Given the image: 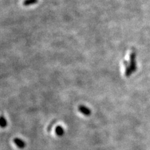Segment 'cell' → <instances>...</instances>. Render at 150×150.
Returning a JSON list of instances; mask_svg holds the SVG:
<instances>
[{
    "instance_id": "1",
    "label": "cell",
    "mask_w": 150,
    "mask_h": 150,
    "mask_svg": "<svg viewBox=\"0 0 150 150\" xmlns=\"http://www.w3.org/2000/svg\"><path fill=\"white\" fill-rule=\"evenodd\" d=\"M130 65L129 67H130V68L132 70L133 72L136 71L137 69V62H136V53H131L130 56Z\"/></svg>"
},
{
    "instance_id": "2",
    "label": "cell",
    "mask_w": 150,
    "mask_h": 150,
    "mask_svg": "<svg viewBox=\"0 0 150 150\" xmlns=\"http://www.w3.org/2000/svg\"><path fill=\"white\" fill-rule=\"evenodd\" d=\"M78 110L79 112H81L82 114L85 116H89L91 114V111L90 110V109L86 106H84L83 105H81L78 107Z\"/></svg>"
},
{
    "instance_id": "3",
    "label": "cell",
    "mask_w": 150,
    "mask_h": 150,
    "mask_svg": "<svg viewBox=\"0 0 150 150\" xmlns=\"http://www.w3.org/2000/svg\"><path fill=\"white\" fill-rule=\"evenodd\" d=\"M14 143L16 144V146L20 148H24L25 146V143L20 138H15L14 139Z\"/></svg>"
},
{
    "instance_id": "4",
    "label": "cell",
    "mask_w": 150,
    "mask_h": 150,
    "mask_svg": "<svg viewBox=\"0 0 150 150\" xmlns=\"http://www.w3.org/2000/svg\"><path fill=\"white\" fill-rule=\"evenodd\" d=\"M38 2V0H24L23 4L24 6H28L30 5H33V4H36Z\"/></svg>"
},
{
    "instance_id": "5",
    "label": "cell",
    "mask_w": 150,
    "mask_h": 150,
    "mask_svg": "<svg viewBox=\"0 0 150 150\" xmlns=\"http://www.w3.org/2000/svg\"><path fill=\"white\" fill-rule=\"evenodd\" d=\"M55 132L58 136H62L64 133V129L62 126H57V127L56 128Z\"/></svg>"
},
{
    "instance_id": "6",
    "label": "cell",
    "mask_w": 150,
    "mask_h": 150,
    "mask_svg": "<svg viewBox=\"0 0 150 150\" xmlns=\"http://www.w3.org/2000/svg\"><path fill=\"white\" fill-rule=\"evenodd\" d=\"M6 125H7V123H6V119H4L3 117L2 116L1 117V127H3V128L5 127V126H6Z\"/></svg>"
}]
</instances>
